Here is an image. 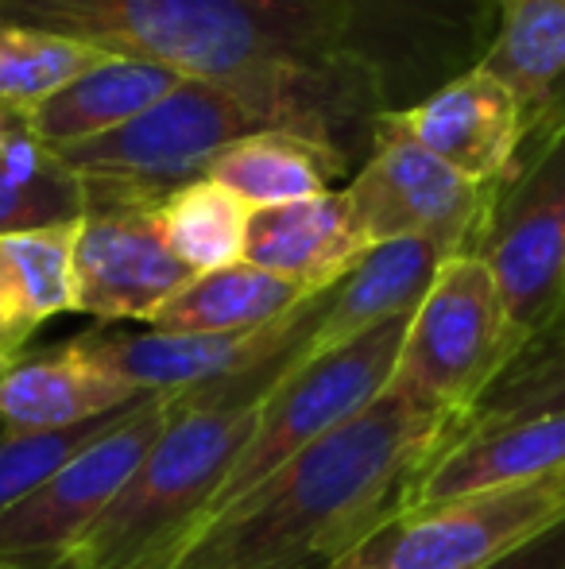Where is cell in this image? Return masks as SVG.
Here are the masks:
<instances>
[{
  "instance_id": "6da1fadb",
  "label": "cell",
  "mask_w": 565,
  "mask_h": 569,
  "mask_svg": "<svg viewBox=\"0 0 565 569\" xmlns=\"http://www.w3.org/2000/svg\"><path fill=\"white\" fill-rule=\"evenodd\" d=\"M461 435L457 415L387 391L286 461L155 569H333L384 527Z\"/></svg>"
},
{
  "instance_id": "7a4b0ae2",
  "label": "cell",
  "mask_w": 565,
  "mask_h": 569,
  "mask_svg": "<svg viewBox=\"0 0 565 569\" xmlns=\"http://www.w3.org/2000/svg\"><path fill=\"white\" fill-rule=\"evenodd\" d=\"M0 20L256 86L349 59L353 0H0Z\"/></svg>"
},
{
  "instance_id": "3957f363",
  "label": "cell",
  "mask_w": 565,
  "mask_h": 569,
  "mask_svg": "<svg viewBox=\"0 0 565 569\" xmlns=\"http://www.w3.org/2000/svg\"><path fill=\"white\" fill-rule=\"evenodd\" d=\"M264 399L225 380L174 396L171 427L101 519L47 569H155L198 531Z\"/></svg>"
},
{
  "instance_id": "277c9868",
  "label": "cell",
  "mask_w": 565,
  "mask_h": 569,
  "mask_svg": "<svg viewBox=\"0 0 565 569\" xmlns=\"http://www.w3.org/2000/svg\"><path fill=\"white\" fill-rule=\"evenodd\" d=\"M252 132H275L272 113L241 82L182 78L159 106L98 140L59 151L85 182L90 206H163L205 179L213 159Z\"/></svg>"
},
{
  "instance_id": "5b68a950",
  "label": "cell",
  "mask_w": 565,
  "mask_h": 569,
  "mask_svg": "<svg viewBox=\"0 0 565 569\" xmlns=\"http://www.w3.org/2000/svg\"><path fill=\"white\" fill-rule=\"evenodd\" d=\"M407 326L411 318H392L337 349L302 360L286 380L275 383L272 396L260 403L256 427L229 469L221 492L205 508L198 531L233 511L241 500H249L264 480H272L302 450H310L325 435L345 427L349 419L369 411L392 383Z\"/></svg>"
},
{
  "instance_id": "8992f818",
  "label": "cell",
  "mask_w": 565,
  "mask_h": 569,
  "mask_svg": "<svg viewBox=\"0 0 565 569\" xmlns=\"http://www.w3.org/2000/svg\"><path fill=\"white\" fill-rule=\"evenodd\" d=\"M519 349L523 338L488 263L461 252L442 263L423 307L411 315L392 388L465 422Z\"/></svg>"
},
{
  "instance_id": "52a82bcc",
  "label": "cell",
  "mask_w": 565,
  "mask_h": 569,
  "mask_svg": "<svg viewBox=\"0 0 565 569\" xmlns=\"http://www.w3.org/2000/svg\"><path fill=\"white\" fill-rule=\"evenodd\" d=\"M468 256L488 263L523 341L565 310V128L523 143L504 182L492 187Z\"/></svg>"
},
{
  "instance_id": "ba28073f",
  "label": "cell",
  "mask_w": 565,
  "mask_h": 569,
  "mask_svg": "<svg viewBox=\"0 0 565 569\" xmlns=\"http://www.w3.org/2000/svg\"><path fill=\"white\" fill-rule=\"evenodd\" d=\"M565 519V472L392 516L333 569H484Z\"/></svg>"
},
{
  "instance_id": "9c48e42d",
  "label": "cell",
  "mask_w": 565,
  "mask_h": 569,
  "mask_svg": "<svg viewBox=\"0 0 565 569\" xmlns=\"http://www.w3.org/2000/svg\"><path fill=\"white\" fill-rule=\"evenodd\" d=\"M171 415L174 396L140 399L98 442L74 453L47 485H39L12 511H4L0 516V566L47 569L59 562L121 496L143 457L155 450L163 430L171 427Z\"/></svg>"
},
{
  "instance_id": "30bf717a",
  "label": "cell",
  "mask_w": 565,
  "mask_h": 569,
  "mask_svg": "<svg viewBox=\"0 0 565 569\" xmlns=\"http://www.w3.org/2000/svg\"><path fill=\"white\" fill-rule=\"evenodd\" d=\"M500 0H353L349 54L376 74L392 113L481 67Z\"/></svg>"
},
{
  "instance_id": "8fae6325",
  "label": "cell",
  "mask_w": 565,
  "mask_h": 569,
  "mask_svg": "<svg viewBox=\"0 0 565 569\" xmlns=\"http://www.w3.org/2000/svg\"><path fill=\"white\" fill-rule=\"evenodd\" d=\"M345 194L369 244L403 237H453L468 252L488 210L492 187L453 171L384 117L372 156L353 174Z\"/></svg>"
},
{
  "instance_id": "7c38bea8",
  "label": "cell",
  "mask_w": 565,
  "mask_h": 569,
  "mask_svg": "<svg viewBox=\"0 0 565 569\" xmlns=\"http://www.w3.org/2000/svg\"><path fill=\"white\" fill-rule=\"evenodd\" d=\"M78 315L151 322L194 271L171 252L155 206H90L74 237Z\"/></svg>"
},
{
  "instance_id": "4fadbf2b",
  "label": "cell",
  "mask_w": 565,
  "mask_h": 569,
  "mask_svg": "<svg viewBox=\"0 0 565 569\" xmlns=\"http://www.w3.org/2000/svg\"><path fill=\"white\" fill-rule=\"evenodd\" d=\"M387 120L407 140L481 187H496L507 179L527 128L519 98L481 67L445 82L418 106L387 113Z\"/></svg>"
},
{
  "instance_id": "5bb4252c",
  "label": "cell",
  "mask_w": 565,
  "mask_h": 569,
  "mask_svg": "<svg viewBox=\"0 0 565 569\" xmlns=\"http://www.w3.org/2000/svg\"><path fill=\"white\" fill-rule=\"evenodd\" d=\"M465 248L453 237H403L372 244L345 279L325 291V310L310 341V357L361 338L392 318H411L434 287L445 260Z\"/></svg>"
},
{
  "instance_id": "9a60e30c",
  "label": "cell",
  "mask_w": 565,
  "mask_h": 569,
  "mask_svg": "<svg viewBox=\"0 0 565 569\" xmlns=\"http://www.w3.org/2000/svg\"><path fill=\"white\" fill-rule=\"evenodd\" d=\"M143 391L85 357L74 338L23 352L0 376V427L70 430L140 403Z\"/></svg>"
},
{
  "instance_id": "2e32d148",
  "label": "cell",
  "mask_w": 565,
  "mask_h": 569,
  "mask_svg": "<svg viewBox=\"0 0 565 569\" xmlns=\"http://www.w3.org/2000/svg\"><path fill=\"white\" fill-rule=\"evenodd\" d=\"M345 190H325L306 202L256 210L244 260L272 271L306 295L330 291L369 252Z\"/></svg>"
},
{
  "instance_id": "e0dca14e",
  "label": "cell",
  "mask_w": 565,
  "mask_h": 569,
  "mask_svg": "<svg viewBox=\"0 0 565 569\" xmlns=\"http://www.w3.org/2000/svg\"><path fill=\"white\" fill-rule=\"evenodd\" d=\"M554 472H565V411L507 422V427L453 442L423 469V477L403 500V511L492 492V488L527 485Z\"/></svg>"
},
{
  "instance_id": "ac0fdd59",
  "label": "cell",
  "mask_w": 565,
  "mask_h": 569,
  "mask_svg": "<svg viewBox=\"0 0 565 569\" xmlns=\"http://www.w3.org/2000/svg\"><path fill=\"white\" fill-rule=\"evenodd\" d=\"M182 78L186 74L163 67V62L109 51L74 82L31 106L23 120L51 151H67L132 124L151 106H159Z\"/></svg>"
},
{
  "instance_id": "d6986e66",
  "label": "cell",
  "mask_w": 565,
  "mask_h": 569,
  "mask_svg": "<svg viewBox=\"0 0 565 569\" xmlns=\"http://www.w3.org/2000/svg\"><path fill=\"white\" fill-rule=\"evenodd\" d=\"M85 210V182L31 132L23 113L0 109V240L74 226Z\"/></svg>"
},
{
  "instance_id": "ffe728a7",
  "label": "cell",
  "mask_w": 565,
  "mask_h": 569,
  "mask_svg": "<svg viewBox=\"0 0 565 569\" xmlns=\"http://www.w3.org/2000/svg\"><path fill=\"white\" fill-rule=\"evenodd\" d=\"M306 299L302 287L244 260L194 276L148 326L163 333H252L280 322Z\"/></svg>"
},
{
  "instance_id": "44dd1931",
  "label": "cell",
  "mask_w": 565,
  "mask_h": 569,
  "mask_svg": "<svg viewBox=\"0 0 565 569\" xmlns=\"http://www.w3.org/2000/svg\"><path fill=\"white\" fill-rule=\"evenodd\" d=\"M205 179L233 190L252 210H275L325 194L333 179H345V171L310 140L291 132H252L221 151Z\"/></svg>"
},
{
  "instance_id": "7402d4cb",
  "label": "cell",
  "mask_w": 565,
  "mask_h": 569,
  "mask_svg": "<svg viewBox=\"0 0 565 569\" xmlns=\"http://www.w3.org/2000/svg\"><path fill=\"white\" fill-rule=\"evenodd\" d=\"M481 70L500 78L527 117L565 74V0H500Z\"/></svg>"
},
{
  "instance_id": "603a6c76",
  "label": "cell",
  "mask_w": 565,
  "mask_h": 569,
  "mask_svg": "<svg viewBox=\"0 0 565 569\" xmlns=\"http://www.w3.org/2000/svg\"><path fill=\"white\" fill-rule=\"evenodd\" d=\"M252 206L241 202L233 190L213 179H198L190 187L174 190L159 206V226L171 244V252L186 263L194 276L221 271L244 263L249 256Z\"/></svg>"
},
{
  "instance_id": "cb8c5ba5",
  "label": "cell",
  "mask_w": 565,
  "mask_h": 569,
  "mask_svg": "<svg viewBox=\"0 0 565 569\" xmlns=\"http://www.w3.org/2000/svg\"><path fill=\"white\" fill-rule=\"evenodd\" d=\"M558 411H565V315L523 341V349L507 360L504 372L488 383V391L465 415L457 442L468 435L507 427V422Z\"/></svg>"
},
{
  "instance_id": "d4e9b609",
  "label": "cell",
  "mask_w": 565,
  "mask_h": 569,
  "mask_svg": "<svg viewBox=\"0 0 565 569\" xmlns=\"http://www.w3.org/2000/svg\"><path fill=\"white\" fill-rule=\"evenodd\" d=\"M101 47L0 20V109L28 113L101 59Z\"/></svg>"
},
{
  "instance_id": "484cf974",
  "label": "cell",
  "mask_w": 565,
  "mask_h": 569,
  "mask_svg": "<svg viewBox=\"0 0 565 569\" xmlns=\"http://www.w3.org/2000/svg\"><path fill=\"white\" fill-rule=\"evenodd\" d=\"M74 226H54L4 237V256L12 263L20 287L23 322L36 333L47 318L78 315V279H74Z\"/></svg>"
},
{
  "instance_id": "4316f807",
  "label": "cell",
  "mask_w": 565,
  "mask_h": 569,
  "mask_svg": "<svg viewBox=\"0 0 565 569\" xmlns=\"http://www.w3.org/2000/svg\"><path fill=\"white\" fill-rule=\"evenodd\" d=\"M132 407H124V411H117V415H105V419H93V422H85V427H70V430L0 427V516L12 511L16 503L36 492L39 485H47L70 457L82 453L90 442H98V438L105 435L121 415H129Z\"/></svg>"
},
{
  "instance_id": "83f0119b",
  "label": "cell",
  "mask_w": 565,
  "mask_h": 569,
  "mask_svg": "<svg viewBox=\"0 0 565 569\" xmlns=\"http://www.w3.org/2000/svg\"><path fill=\"white\" fill-rule=\"evenodd\" d=\"M484 569H565V519L551 523L535 539H527L512 555H504L500 562Z\"/></svg>"
},
{
  "instance_id": "f1b7e54d",
  "label": "cell",
  "mask_w": 565,
  "mask_h": 569,
  "mask_svg": "<svg viewBox=\"0 0 565 569\" xmlns=\"http://www.w3.org/2000/svg\"><path fill=\"white\" fill-rule=\"evenodd\" d=\"M28 322H23V302H20V287H16L12 263L4 256V240H0V341H8L12 349L28 352Z\"/></svg>"
},
{
  "instance_id": "f546056e",
  "label": "cell",
  "mask_w": 565,
  "mask_h": 569,
  "mask_svg": "<svg viewBox=\"0 0 565 569\" xmlns=\"http://www.w3.org/2000/svg\"><path fill=\"white\" fill-rule=\"evenodd\" d=\"M562 128H565V74H562V82L554 86V90L527 113L523 143H538V140H546V136L562 132Z\"/></svg>"
},
{
  "instance_id": "4dcf8cb0",
  "label": "cell",
  "mask_w": 565,
  "mask_h": 569,
  "mask_svg": "<svg viewBox=\"0 0 565 569\" xmlns=\"http://www.w3.org/2000/svg\"><path fill=\"white\" fill-rule=\"evenodd\" d=\"M20 357H23L20 349H12V345H8V341H0V376H4V368H12Z\"/></svg>"
},
{
  "instance_id": "1f68e13d",
  "label": "cell",
  "mask_w": 565,
  "mask_h": 569,
  "mask_svg": "<svg viewBox=\"0 0 565 569\" xmlns=\"http://www.w3.org/2000/svg\"><path fill=\"white\" fill-rule=\"evenodd\" d=\"M0 569H12V566H0Z\"/></svg>"
},
{
  "instance_id": "d6a6232c",
  "label": "cell",
  "mask_w": 565,
  "mask_h": 569,
  "mask_svg": "<svg viewBox=\"0 0 565 569\" xmlns=\"http://www.w3.org/2000/svg\"><path fill=\"white\" fill-rule=\"evenodd\" d=\"M562 315H565V310H562Z\"/></svg>"
}]
</instances>
